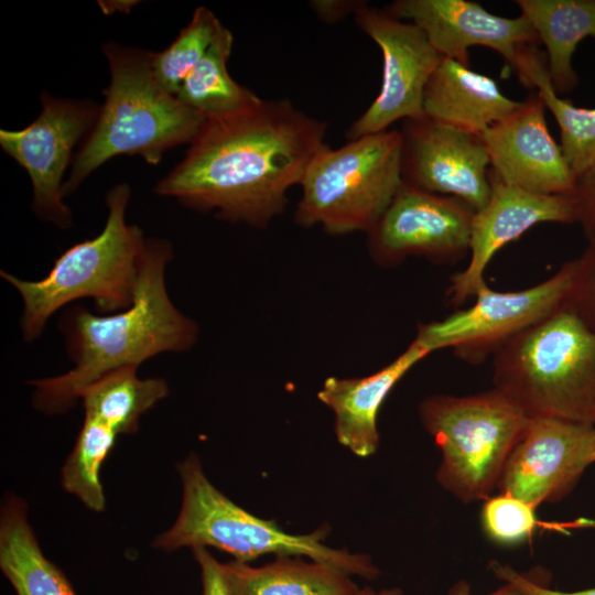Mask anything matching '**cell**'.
Segmentation results:
<instances>
[{
  "instance_id": "25",
  "label": "cell",
  "mask_w": 595,
  "mask_h": 595,
  "mask_svg": "<svg viewBox=\"0 0 595 595\" xmlns=\"http://www.w3.org/2000/svg\"><path fill=\"white\" fill-rule=\"evenodd\" d=\"M138 367L115 370L89 385L80 394L85 414L110 425L118 434L133 433L139 419L166 397L161 378H140Z\"/></svg>"
},
{
  "instance_id": "11",
  "label": "cell",
  "mask_w": 595,
  "mask_h": 595,
  "mask_svg": "<svg viewBox=\"0 0 595 595\" xmlns=\"http://www.w3.org/2000/svg\"><path fill=\"white\" fill-rule=\"evenodd\" d=\"M41 111L20 130H0V147L28 173L32 209L60 228L72 225L63 198V176L75 147L93 129L100 107L89 100L62 99L41 94ZM84 141V140H83Z\"/></svg>"
},
{
  "instance_id": "8",
  "label": "cell",
  "mask_w": 595,
  "mask_h": 595,
  "mask_svg": "<svg viewBox=\"0 0 595 595\" xmlns=\"http://www.w3.org/2000/svg\"><path fill=\"white\" fill-rule=\"evenodd\" d=\"M402 185L401 134L389 129L329 145L309 165L294 219L329 235L369 232Z\"/></svg>"
},
{
  "instance_id": "20",
  "label": "cell",
  "mask_w": 595,
  "mask_h": 595,
  "mask_svg": "<svg viewBox=\"0 0 595 595\" xmlns=\"http://www.w3.org/2000/svg\"><path fill=\"white\" fill-rule=\"evenodd\" d=\"M235 595H354L359 586L345 571L303 556H275L261 566L223 563Z\"/></svg>"
},
{
  "instance_id": "28",
  "label": "cell",
  "mask_w": 595,
  "mask_h": 595,
  "mask_svg": "<svg viewBox=\"0 0 595 595\" xmlns=\"http://www.w3.org/2000/svg\"><path fill=\"white\" fill-rule=\"evenodd\" d=\"M482 522L485 533L499 544H516L530 538L540 527L537 509L511 495L484 500Z\"/></svg>"
},
{
  "instance_id": "13",
  "label": "cell",
  "mask_w": 595,
  "mask_h": 595,
  "mask_svg": "<svg viewBox=\"0 0 595 595\" xmlns=\"http://www.w3.org/2000/svg\"><path fill=\"white\" fill-rule=\"evenodd\" d=\"M594 462L595 425L528 418L497 489L537 509L567 496Z\"/></svg>"
},
{
  "instance_id": "7",
  "label": "cell",
  "mask_w": 595,
  "mask_h": 595,
  "mask_svg": "<svg viewBox=\"0 0 595 595\" xmlns=\"http://www.w3.org/2000/svg\"><path fill=\"white\" fill-rule=\"evenodd\" d=\"M441 452L440 486L463 504L486 500L498 484L528 416L496 388L467 396L434 394L419 405Z\"/></svg>"
},
{
  "instance_id": "27",
  "label": "cell",
  "mask_w": 595,
  "mask_h": 595,
  "mask_svg": "<svg viewBox=\"0 0 595 595\" xmlns=\"http://www.w3.org/2000/svg\"><path fill=\"white\" fill-rule=\"evenodd\" d=\"M221 22L206 7H197L190 23L163 51L153 53L152 68L158 83L177 95L184 79L203 58Z\"/></svg>"
},
{
  "instance_id": "23",
  "label": "cell",
  "mask_w": 595,
  "mask_h": 595,
  "mask_svg": "<svg viewBox=\"0 0 595 595\" xmlns=\"http://www.w3.org/2000/svg\"><path fill=\"white\" fill-rule=\"evenodd\" d=\"M512 69L520 83L538 93L555 118L561 134V150L578 178L595 162V108L576 107L553 88L547 61L536 45L521 48Z\"/></svg>"
},
{
  "instance_id": "35",
  "label": "cell",
  "mask_w": 595,
  "mask_h": 595,
  "mask_svg": "<svg viewBox=\"0 0 595 595\" xmlns=\"http://www.w3.org/2000/svg\"><path fill=\"white\" fill-rule=\"evenodd\" d=\"M354 595H403V591L400 587L375 589L372 587L365 586L359 588V591Z\"/></svg>"
},
{
  "instance_id": "14",
  "label": "cell",
  "mask_w": 595,
  "mask_h": 595,
  "mask_svg": "<svg viewBox=\"0 0 595 595\" xmlns=\"http://www.w3.org/2000/svg\"><path fill=\"white\" fill-rule=\"evenodd\" d=\"M402 182L424 192L457 197L475 212L491 193L490 162L480 136L428 117L402 121Z\"/></svg>"
},
{
  "instance_id": "33",
  "label": "cell",
  "mask_w": 595,
  "mask_h": 595,
  "mask_svg": "<svg viewBox=\"0 0 595 595\" xmlns=\"http://www.w3.org/2000/svg\"><path fill=\"white\" fill-rule=\"evenodd\" d=\"M361 0H313L310 8L324 23L334 24L354 15Z\"/></svg>"
},
{
  "instance_id": "12",
  "label": "cell",
  "mask_w": 595,
  "mask_h": 595,
  "mask_svg": "<svg viewBox=\"0 0 595 595\" xmlns=\"http://www.w3.org/2000/svg\"><path fill=\"white\" fill-rule=\"evenodd\" d=\"M475 210L464 201L402 182L383 215L367 234L368 251L385 267L409 257L455 263L469 253Z\"/></svg>"
},
{
  "instance_id": "15",
  "label": "cell",
  "mask_w": 595,
  "mask_h": 595,
  "mask_svg": "<svg viewBox=\"0 0 595 595\" xmlns=\"http://www.w3.org/2000/svg\"><path fill=\"white\" fill-rule=\"evenodd\" d=\"M545 109L532 90L512 112L480 134L490 175L531 193L573 196L577 177L549 131Z\"/></svg>"
},
{
  "instance_id": "10",
  "label": "cell",
  "mask_w": 595,
  "mask_h": 595,
  "mask_svg": "<svg viewBox=\"0 0 595 595\" xmlns=\"http://www.w3.org/2000/svg\"><path fill=\"white\" fill-rule=\"evenodd\" d=\"M354 19L381 51L382 78L377 97L348 127V140L389 130L399 120L423 118L426 85L444 58L420 28L385 8L363 1Z\"/></svg>"
},
{
  "instance_id": "9",
  "label": "cell",
  "mask_w": 595,
  "mask_h": 595,
  "mask_svg": "<svg viewBox=\"0 0 595 595\" xmlns=\"http://www.w3.org/2000/svg\"><path fill=\"white\" fill-rule=\"evenodd\" d=\"M574 259L549 279L520 291L498 292L488 285L473 305L441 321L419 326L415 336L431 353L451 348L459 359L477 365L510 339L562 307L571 291Z\"/></svg>"
},
{
  "instance_id": "3",
  "label": "cell",
  "mask_w": 595,
  "mask_h": 595,
  "mask_svg": "<svg viewBox=\"0 0 595 595\" xmlns=\"http://www.w3.org/2000/svg\"><path fill=\"white\" fill-rule=\"evenodd\" d=\"M101 48L109 85L98 118L73 159L64 197L115 156L139 155L151 165L159 164L170 149L191 144L206 121L158 83L153 52L115 42Z\"/></svg>"
},
{
  "instance_id": "16",
  "label": "cell",
  "mask_w": 595,
  "mask_h": 595,
  "mask_svg": "<svg viewBox=\"0 0 595 595\" xmlns=\"http://www.w3.org/2000/svg\"><path fill=\"white\" fill-rule=\"evenodd\" d=\"M491 193L486 205L475 212L469 262L451 278L446 296L459 306L488 285L485 272L497 251L541 223H577L574 195H543L500 182L490 175Z\"/></svg>"
},
{
  "instance_id": "2",
  "label": "cell",
  "mask_w": 595,
  "mask_h": 595,
  "mask_svg": "<svg viewBox=\"0 0 595 595\" xmlns=\"http://www.w3.org/2000/svg\"><path fill=\"white\" fill-rule=\"evenodd\" d=\"M172 258L169 241L148 239L129 307L97 315L76 306L66 313L62 329L74 366L65 374L30 381L36 409L65 412L101 377L194 345L197 324L175 307L167 293L165 271Z\"/></svg>"
},
{
  "instance_id": "1",
  "label": "cell",
  "mask_w": 595,
  "mask_h": 595,
  "mask_svg": "<svg viewBox=\"0 0 595 595\" xmlns=\"http://www.w3.org/2000/svg\"><path fill=\"white\" fill-rule=\"evenodd\" d=\"M327 123L289 99L261 100L242 112L206 119L182 161L155 186L161 196L216 217L263 228L281 215L328 143Z\"/></svg>"
},
{
  "instance_id": "32",
  "label": "cell",
  "mask_w": 595,
  "mask_h": 595,
  "mask_svg": "<svg viewBox=\"0 0 595 595\" xmlns=\"http://www.w3.org/2000/svg\"><path fill=\"white\" fill-rule=\"evenodd\" d=\"M578 219L585 236L595 232V162L577 178L574 194Z\"/></svg>"
},
{
  "instance_id": "31",
  "label": "cell",
  "mask_w": 595,
  "mask_h": 595,
  "mask_svg": "<svg viewBox=\"0 0 595 595\" xmlns=\"http://www.w3.org/2000/svg\"><path fill=\"white\" fill-rule=\"evenodd\" d=\"M201 570L202 595H235L225 575L223 563L205 547L192 548Z\"/></svg>"
},
{
  "instance_id": "18",
  "label": "cell",
  "mask_w": 595,
  "mask_h": 595,
  "mask_svg": "<svg viewBox=\"0 0 595 595\" xmlns=\"http://www.w3.org/2000/svg\"><path fill=\"white\" fill-rule=\"evenodd\" d=\"M431 350L414 338L393 361L375 374L359 378H327L317 398L335 418L339 444L365 458L379 447L378 413L393 387Z\"/></svg>"
},
{
  "instance_id": "4",
  "label": "cell",
  "mask_w": 595,
  "mask_h": 595,
  "mask_svg": "<svg viewBox=\"0 0 595 595\" xmlns=\"http://www.w3.org/2000/svg\"><path fill=\"white\" fill-rule=\"evenodd\" d=\"M130 194L128 184L115 185L106 197L102 230L63 251L42 279L24 280L1 271V278L21 296L20 327L25 342L39 338L54 313L74 301L91 299L101 314L131 305L148 239L138 226L126 221Z\"/></svg>"
},
{
  "instance_id": "24",
  "label": "cell",
  "mask_w": 595,
  "mask_h": 595,
  "mask_svg": "<svg viewBox=\"0 0 595 595\" xmlns=\"http://www.w3.org/2000/svg\"><path fill=\"white\" fill-rule=\"evenodd\" d=\"M232 45V33L221 24L206 54L186 76L176 95L206 119L232 116L262 100L231 78L227 63Z\"/></svg>"
},
{
  "instance_id": "21",
  "label": "cell",
  "mask_w": 595,
  "mask_h": 595,
  "mask_svg": "<svg viewBox=\"0 0 595 595\" xmlns=\"http://www.w3.org/2000/svg\"><path fill=\"white\" fill-rule=\"evenodd\" d=\"M0 569L15 595H77L65 574L42 552L25 502L8 495L0 515Z\"/></svg>"
},
{
  "instance_id": "5",
  "label": "cell",
  "mask_w": 595,
  "mask_h": 595,
  "mask_svg": "<svg viewBox=\"0 0 595 595\" xmlns=\"http://www.w3.org/2000/svg\"><path fill=\"white\" fill-rule=\"evenodd\" d=\"M493 383L528 418L595 425V331L563 305L494 354Z\"/></svg>"
},
{
  "instance_id": "30",
  "label": "cell",
  "mask_w": 595,
  "mask_h": 595,
  "mask_svg": "<svg viewBox=\"0 0 595 595\" xmlns=\"http://www.w3.org/2000/svg\"><path fill=\"white\" fill-rule=\"evenodd\" d=\"M489 569L498 580L515 585L527 595H595V587L576 592L552 589L549 582L545 583L532 573L518 572L511 565L497 561H491Z\"/></svg>"
},
{
  "instance_id": "22",
  "label": "cell",
  "mask_w": 595,
  "mask_h": 595,
  "mask_svg": "<svg viewBox=\"0 0 595 595\" xmlns=\"http://www.w3.org/2000/svg\"><path fill=\"white\" fill-rule=\"evenodd\" d=\"M516 4L547 48L553 88L558 94L573 90L578 82L575 48L585 37H595V0H517Z\"/></svg>"
},
{
  "instance_id": "19",
  "label": "cell",
  "mask_w": 595,
  "mask_h": 595,
  "mask_svg": "<svg viewBox=\"0 0 595 595\" xmlns=\"http://www.w3.org/2000/svg\"><path fill=\"white\" fill-rule=\"evenodd\" d=\"M519 104L489 76L444 57L426 85L423 111L434 121L480 136Z\"/></svg>"
},
{
  "instance_id": "26",
  "label": "cell",
  "mask_w": 595,
  "mask_h": 595,
  "mask_svg": "<svg viewBox=\"0 0 595 595\" xmlns=\"http://www.w3.org/2000/svg\"><path fill=\"white\" fill-rule=\"evenodd\" d=\"M117 435L119 434L107 423L85 414L74 448L62 469L64 489L96 512L105 509L100 469Z\"/></svg>"
},
{
  "instance_id": "17",
  "label": "cell",
  "mask_w": 595,
  "mask_h": 595,
  "mask_svg": "<svg viewBox=\"0 0 595 595\" xmlns=\"http://www.w3.org/2000/svg\"><path fill=\"white\" fill-rule=\"evenodd\" d=\"M385 9L420 28L443 57L466 66L472 46L496 51L512 67L521 48L539 41L524 15L500 17L475 1L396 0Z\"/></svg>"
},
{
  "instance_id": "34",
  "label": "cell",
  "mask_w": 595,
  "mask_h": 595,
  "mask_svg": "<svg viewBox=\"0 0 595 595\" xmlns=\"http://www.w3.org/2000/svg\"><path fill=\"white\" fill-rule=\"evenodd\" d=\"M447 595H473L466 581H458L450 588ZM487 595H527L515 585L504 583L502 586Z\"/></svg>"
},
{
  "instance_id": "29",
  "label": "cell",
  "mask_w": 595,
  "mask_h": 595,
  "mask_svg": "<svg viewBox=\"0 0 595 595\" xmlns=\"http://www.w3.org/2000/svg\"><path fill=\"white\" fill-rule=\"evenodd\" d=\"M586 238L587 247L574 259L575 273L564 305L595 331V232Z\"/></svg>"
},
{
  "instance_id": "6",
  "label": "cell",
  "mask_w": 595,
  "mask_h": 595,
  "mask_svg": "<svg viewBox=\"0 0 595 595\" xmlns=\"http://www.w3.org/2000/svg\"><path fill=\"white\" fill-rule=\"evenodd\" d=\"M182 505L173 526L153 542L166 552L181 548H215L249 563L260 556H303L336 566L351 576L372 581L381 572L365 553L328 547L329 532L322 526L305 534L284 531L274 520L252 515L224 495L205 475L197 455H188L177 467Z\"/></svg>"
}]
</instances>
